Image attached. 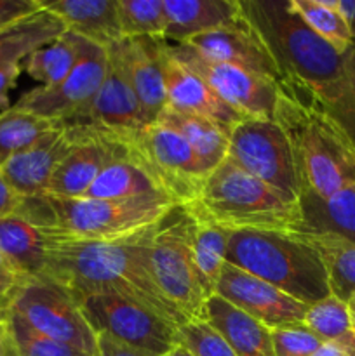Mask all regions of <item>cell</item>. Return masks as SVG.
<instances>
[{
	"instance_id": "obj_1",
	"label": "cell",
	"mask_w": 355,
	"mask_h": 356,
	"mask_svg": "<svg viewBox=\"0 0 355 356\" xmlns=\"http://www.w3.org/2000/svg\"><path fill=\"white\" fill-rule=\"evenodd\" d=\"M155 226L113 242H75L47 236V268L42 278L63 285L77 301L113 294L184 325L190 320L166 298L153 278L148 245Z\"/></svg>"
},
{
	"instance_id": "obj_2",
	"label": "cell",
	"mask_w": 355,
	"mask_h": 356,
	"mask_svg": "<svg viewBox=\"0 0 355 356\" xmlns=\"http://www.w3.org/2000/svg\"><path fill=\"white\" fill-rule=\"evenodd\" d=\"M274 120L289 139L301 193L327 198L355 190V145L308 89H282Z\"/></svg>"
},
{
	"instance_id": "obj_3",
	"label": "cell",
	"mask_w": 355,
	"mask_h": 356,
	"mask_svg": "<svg viewBox=\"0 0 355 356\" xmlns=\"http://www.w3.org/2000/svg\"><path fill=\"white\" fill-rule=\"evenodd\" d=\"M242 16L274 56L285 87H303L326 106L343 80L345 54L319 37L291 0H239ZM284 87V89H285Z\"/></svg>"
},
{
	"instance_id": "obj_4",
	"label": "cell",
	"mask_w": 355,
	"mask_h": 356,
	"mask_svg": "<svg viewBox=\"0 0 355 356\" xmlns=\"http://www.w3.org/2000/svg\"><path fill=\"white\" fill-rule=\"evenodd\" d=\"M176 205L166 197L97 200L42 195L23 198L17 214L54 238L113 242L157 226Z\"/></svg>"
},
{
	"instance_id": "obj_5",
	"label": "cell",
	"mask_w": 355,
	"mask_h": 356,
	"mask_svg": "<svg viewBox=\"0 0 355 356\" xmlns=\"http://www.w3.org/2000/svg\"><path fill=\"white\" fill-rule=\"evenodd\" d=\"M183 207L230 232L298 233L305 228L299 200L251 176L228 156L209 174L198 197Z\"/></svg>"
},
{
	"instance_id": "obj_6",
	"label": "cell",
	"mask_w": 355,
	"mask_h": 356,
	"mask_svg": "<svg viewBox=\"0 0 355 356\" xmlns=\"http://www.w3.org/2000/svg\"><path fill=\"white\" fill-rule=\"evenodd\" d=\"M226 263L308 306L331 296L322 261L299 233L233 232Z\"/></svg>"
},
{
	"instance_id": "obj_7",
	"label": "cell",
	"mask_w": 355,
	"mask_h": 356,
	"mask_svg": "<svg viewBox=\"0 0 355 356\" xmlns=\"http://www.w3.org/2000/svg\"><path fill=\"white\" fill-rule=\"evenodd\" d=\"M195 219L176 205L155 226L148 245L150 270L160 291L190 322L205 320L209 298L194 257Z\"/></svg>"
},
{
	"instance_id": "obj_8",
	"label": "cell",
	"mask_w": 355,
	"mask_h": 356,
	"mask_svg": "<svg viewBox=\"0 0 355 356\" xmlns=\"http://www.w3.org/2000/svg\"><path fill=\"white\" fill-rule=\"evenodd\" d=\"M10 312L37 332L96 356L97 334L87 322L80 302L63 285L47 278H35L16 285Z\"/></svg>"
},
{
	"instance_id": "obj_9",
	"label": "cell",
	"mask_w": 355,
	"mask_h": 356,
	"mask_svg": "<svg viewBox=\"0 0 355 356\" xmlns=\"http://www.w3.org/2000/svg\"><path fill=\"white\" fill-rule=\"evenodd\" d=\"M82 312L93 330L146 356H169L180 346V327L145 306L113 294L89 296Z\"/></svg>"
},
{
	"instance_id": "obj_10",
	"label": "cell",
	"mask_w": 355,
	"mask_h": 356,
	"mask_svg": "<svg viewBox=\"0 0 355 356\" xmlns=\"http://www.w3.org/2000/svg\"><path fill=\"white\" fill-rule=\"evenodd\" d=\"M111 134L118 136L138 152L178 205H187L198 197V191L211 170L204 165L183 136L160 122L139 131Z\"/></svg>"
},
{
	"instance_id": "obj_11",
	"label": "cell",
	"mask_w": 355,
	"mask_h": 356,
	"mask_svg": "<svg viewBox=\"0 0 355 356\" xmlns=\"http://www.w3.org/2000/svg\"><path fill=\"white\" fill-rule=\"evenodd\" d=\"M228 159L281 193L299 200L298 172L291 145L275 120L244 118L230 132Z\"/></svg>"
},
{
	"instance_id": "obj_12",
	"label": "cell",
	"mask_w": 355,
	"mask_h": 356,
	"mask_svg": "<svg viewBox=\"0 0 355 356\" xmlns=\"http://www.w3.org/2000/svg\"><path fill=\"white\" fill-rule=\"evenodd\" d=\"M108 52L103 45L82 40V52L75 68L59 86L35 87L17 99L14 106L44 117L56 124L82 120L93 106L106 75Z\"/></svg>"
},
{
	"instance_id": "obj_13",
	"label": "cell",
	"mask_w": 355,
	"mask_h": 356,
	"mask_svg": "<svg viewBox=\"0 0 355 356\" xmlns=\"http://www.w3.org/2000/svg\"><path fill=\"white\" fill-rule=\"evenodd\" d=\"M167 49L242 117L274 120L275 104L282 90L277 83L239 66L207 58L187 44L167 42Z\"/></svg>"
},
{
	"instance_id": "obj_14",
	"label": "cell",
	"mask_w": 355,
	"mask_h": 356,
	"mask_svg": "<svg viewBox=\"0 0 355 356\" xmlns=\"http://www.w3.org/2000/svg\"><path fill=\"white\" fill-rule=\"evenodd\" d=\"M216 296L258 320L270 330L298 325L308 305L296 301L268 282L226 263L219 277Z\"/></svg>"
},
{
	"instance_id": "obj_15",
	"label": "cell",
	"mask_w": 355,
	"mask_h": 356,
	"mask_svg": "<svg viewBox=\"0 0 355 356\" xmlns=\"http://www.w3.org/2000/svg\"><path fill=\"white\" fill-rule=\"evenodd\" d=\"M65 127L73 136L75 145L52 174L45 195L54 198H82L101 170L118 155L122 146L113 136L93 125L68 124Z\"/></svg>"
},
{
	"instance_id": "obj_16",
	"label": "cell",
	"mask_w": 355,
	"mask_h": 356,
	"mask_svg": "<svg viewBox=\"0 0 355 356\" xmlns=\"http://www.w3.org/2000/svg\"><path fill=\"white\" fill-rule=\"evenodd\" d=\"M187 45L207 58L216 59V61L228 63V65L256 73V75L277 83L281 89L285 87V80L274 56L270 54L254 28L244 19V16L237 23L191 38L190 42H187Z\"/></svg>"
},
{
	"instance_id": "obj_17",
	"label": "cell",
	"mask_w": 355,
	"mask_h": 356,
	"mask_svg": "<svg viewBox=\"0 0 355 356\" xmlns=\"http://www.w3.org/2000/svg\"><path fill=\"white\" fill-rule=\"evenodd\" d=\"M164 45L166 40L160 38H122L110 45L124 66L146 125L155 124L166 108Z\"/></svg>"
},
{
	"instance_id": "obj_18",
	"label": "cell",
	"mask_w": 355,
	"mask_h": 356,
	"mask_svg": "<svg viewBox=\"0 0 355 356\" xmlns=\"http://www.w3.org/2000/svg\"><path fill=\"white\" fill-rule=\"evenodd\" d=\"M164 79H166V108L178 113L200 115L209 118L226 132H232L242 115L226 104L204 79L178 61L164 45Z\"/></svg>"
},
{
	"instance_id": "obj_19",
	"label": "cell",
	"mask_w": 355,
	"mask_h": 356,
	"mask_svg": "<svg viewBox=\"0 0 355 356\" xmlns=\"http://www.w3.org/2000/svg\"><path fill=\"white\" fill-rule=\"evenodd\" d=\"M73 145V136L65 125L59 124L38 138L30 148L13 156L0 170L17 195L23 198L42 197L47 193L52 174Z\"/></svg>"
},
{
	"instance_id": "obj_20",
	"label": "cell",
	"mask_w": 355,
	"mask_h": 356,
	"mask_svg": "<svg viewBox=\"0 0 355 356\" xmlns=\"http://www.w3.org/2000/svg\"><path fill=\"white\" fill-rule=\"evenodd\" d=\"M108 65L101 89L93 106L82 120L72 124H87L110 132H132L146 127L141 106L129 83L120 59L113 47H108ZM68 125V124H63Z\"/></svg>"
},
{
	"instance_id": "obj_21",
	"label": "cell",
	"mask_w": 355,
	"mask_h": 356,
	"mask_svg": "<svg viewBox=\"0 0 355 356\" xmlns=\"http://www.w3.org/2000/svg\"><path fill=\"white\" fill-rule=\"evenodd\" d=\"M108 134H111V132H108ZM111 136L120 143V152L101 170L93 186L89 188V191L82 198L132 200V198L141 197H166L173 200L167 195L166 188L162 186L159 177L146 165L145 160L138 155V152L131 148L125 141H122L118 136Z\"/></svg>"
},
{
	"instance_id": "obj_22",
	"label": "cell",
	"mask_w": 355,
	"mask_h": 356,
	"mask_svg": "<svg viewBox=\"0 0 355 356\" xmlns=\"http://www.w3.org/2000/svg\"><path fill=\"white\" fill-rule=\"evenodd\" d=\"M166 42L187 44L191 38L242 19L239 0H164Z\"/></svg>"
},
{
	"instance_id": "obj_23",
	"label": "cell",
	"mask_w": 355,
	"mask_h": 356,
	"mask_svg": "<svg viewBox=\"0 0 355 356\" xmlns=\"http://www.w3.org/2000/svg\"><path fill=\"white\" fill-rule=\"evenodd\" d=\"M40 3L65 23L66 30L104 49L124 38L117 0H40Z\"/></svg>"
},
{
	"instance_id": "obj_24",
	"label": "cell",
	"mask_w": 355,
	"mask_h": 356,
	"mask_svg": "<svg viewBox=\"0 0 355 356\" xmlns=\"http://www.w3.org/2000/svg\"><path fill=\"white\" fill-rule=\"evenodd\" d=\"M0 254L21 284L42 278L47 268V236L19 214L0 218Z\"/></svg>"
},
{
	"instance_id": "obj_25",
	"label": "cell",
	"mask_w": 355,
	"mask_h": 356,
	"mask_svg": "<svg viewBox=\"0 0 355 356\" xmlns=\"http://www.w3.org/2000/svg\"><path fill=\"white\" fill-rule=\"evenodd\" d=\"M205 320L225 337L237 356H275L271 330L219 296L209 298Z\"/></svg>"
},
{
	"instance_id": "obj_26",
	"label": "cell",
	"mask_w": 355,
	"mask_h": 356,
	"mask_svg": "<svg viewBox=\"0 0 355 356\" xmlns=\"http://www.w3.org/2000/svg\"><path fill=\"white\" fill-rule=\"evenodd\" d=\"M298 233L319 254L331 296L347 302L355 294V243L334 233L310 232L305 228Z\"/></svg>"
},
{
	"instance_id": "obj_27",
	"label": "cell",
	"mask_w": 355,
	"mask_h": 356,
	"mask_svg": "<svg viewBox=\"0 0 355 356\" xmlns=\"http://www.w3.org/2000/svg\"><path fill=\"white\" fill-rule=\"evenodd\" d=\"M157 122L183 136L184 141L194 148L198 159L211 172L228 156L230 134L209 118L200 115L178 113L169 108H164Z\"/></svg>"
},
{
	"instance_id": "obj_28",
	"label": "cell",
	"mask_w": 355,
	"mask_h": 356,
	"mask_svg": "<svg viewBox=\"0 0 355 356\" xmlns=\"http://www.w3.org/2000/svg\"><path fill=\"white\" fill-rule=\"evenodd\" d=\"M65 31V23L42 7L26 19L0 31V65L21 63L42 45L61 37Z\"/></svg>"
},
{
	"instance_id": "obj_29",
	"label": "cell",
	"mask_w": 355,
	"mask_h": 356,
	"mask_svg": "<svg viewBox=\"0 0 355 356\" xmlns=\"http://www.w3.org/2000/svg\"><path fill=\"white\" fill-rule=\"evenodd\" d=\"M305 229L334 233L355 243V190H345L327 198L299 195Z\"/></svg>"
},
{
	"instance_id": "obj_30",
	"label": "cell",
	"mask_w": 355,
	"mask_h": 356,
	"mask_svg": "<svg viewBox=\"0 0 355 356\" xmlns=\"http://www.w3.org/2000/svg\"><path fill=\"white\" fill-rule=\"evenodd\" d=\"M82 37L66 30L51 44L42 45L24 59V70L40 87L51 89L59 86L75 68L82 52Z\"/></svg>"
},
{
	"instance_id": "obj_31",
	"label": "cell",
	"mask_w": 355,
	"mask_h": 356,
	"mask_svg": "<svg viewBox=\"0 0 355 356\" xmlns=\"http://www.w3.org/2000/svg\"><path fill=\"white\" fill-rule=\"evenodd\" d=\"M195 219L194 229V257L195 266L200 275L202 287L207 298L216 294L223 266L226 264L230 236L233 232L214 225L207 219Z\"/></svg>"
},
{
	"instance_id": "obj_32",
	"label": "cell",
	"mask_w": 355,
	"mask_h": 356,
	"mask_svg": "<svg viewBox=\"0 0 355 356\" xmlns=\"http://www.w3.org/2000/svg\"><path fill=\"white\" fill-rule=\"evenodd\" d=\"M56 122L21 110L17 106L7 108L0 113V169L17 153L30 148L38 138L56 127Z\"/></svg>"
},
{
	"instance_id": "obj_33",
	"label": "cell",
	"mask_w": 355,
	"mask_h": 356,
	"mask_svg": "<svg viewBox=\"0 0 355 356\" xmlns=\"http://www.w3.org/2000/svg\"><path fill=\"white\" fill-rule=\"evenodd\" d=\"M291 6L303 21L340 54H347L354 47L352 31L336 9V0H291Z\"/></svg>"
},
{
	"instance_id": "obj_34",
	"label": "cell",
	"mask_w": 355,
	"mask_h": 356,
	"mask_svg": "<svg viewBox=\"0 0 355 356\" xmlns=\"http://www.w3.org/2000/svg\"><path fill=\"white\" fill-rule=\"evenodd\" d=\"M117 9L124 38L166 40L164 0H117Z\"/></svg>"
},
{
	"instance_id": "obj_35",
	"label": "cell",
	"mask_w": 355,
	"mask_h": 356,
	"mask_svg": "<svg viewBox=\"0 0 355 356\" xmlns=\"http://www.w3.org/2000/svg\"><path fill=\"white\" fill-rule=\"evenodd\" d=\"M301 323L310 332L315 334L322 343L355 337L347 302L334 296H327V298L310 305Z\"/></svg>"
},
{
	"instance_id": "obj_36",
	"label": "cell",
	"mask_w": 355,
	"mask_h": 356,
	"mask_svg": "<svg viewBox=\"0 0 355 356\" xmlns=\"http://www.w3.org/2000/svg\"><path fill=\"white\" fill-rule=\"evenodd\" d=\"M6 322L14 339L17 356H90L37 332L33 327L28 325L21 316H17L10 309L7 313Z\"/></svg>"
},
{
	"instance_id": "obj_37",
	"label": "cell",
	"mask_w": 355,
	"mask_h": 356,
	"mask_svg": "<svg viewBox=\"0 0 355 356\" xmlns=\"http://www.w3.org/2000/svg\"><path fill=\"white\" fill-rule=\"evenodd\" d=\"M322 110L355 145V45L345 54L343 80L336 96Z\"/></svg>"
},
{
	"instance_id": "obj_38",
	"label": "cell",
	"mask_w": 355,
	"mask_h": 356,
	"mask_svg": "<svg viewBox=\"0 0 355 356\" xmlns=\"http://www.w3.org/2000/svg\"><path fill=\"white\" fill-rule=\"evenodd\" d=\"M178 343L191 356H237L225 337L207 320H195L181 325Z\"/></svg>"
},
{
	"instance_id": "obj_39",
	"label": "cell",
	"mask_w": 355,
	"mask_h": 356,
	"mask_svg": "<svg viewBox=\"0 0 355 356\" xmlns=\"http://www.w3.org/2000/svg\"><path fill=\"white\" fill-rule=\"evenodd\" d=\"M275 356H312L322 341L303 323L271 330Z\"/></svg>"
},
{
	"instance_id": "obj_40",
	"label": "cell",
	"mask_w": 355,
	"mask_h": 356,
	"mask_svg": "<svg viewBox=\"0 0 355 356\" xmlns=\"http://www.w3.org/2000/svg\"><path fill=\"white\" fill-rule=\"evenodd\" d=\"M42 9L40 0H0V31Z\"/></svg>"
},
{
	"instance_id": "obj_41",
	"label": "cell",
	"mask_w": 355,
	"mask_h": 356,
	"mask_svg": "<svg viewBox=\"0 0 355 356\" xmlns=\"http://www.w3.org/2000/svg\"><path fill=\"white\" fill-rule=\"evenodd\" d=\"M21 72H23V65H21V63H7V65H0V113L6 111L7 108H10L9 92L10 89L16 86Z\"/></svg>"
},
{
	"instance_id": "obj_42",
	"label": "cell",
	"mask_w": 355,
	"mask_h": 356,
	"mask_svg": "<svg viewBox=\"0 0 355 356\" xmlns=\"http://www.w3.org/2000/svg\"><path fill=\"white\" fill-rule=\"evenodd\" d=\"M21 202H23V197L14 191V188L7 183L2 170H0V218L17 214Z\"/></svg>"
},
{
	"instance_id": "obj_43",
	"label": "cell",
	"mask_w": 355,
	"mask_h": 356,
	"mask_svg": "<svg viewBox=\"0 0 355 356\" xmlns=\"http://www.w3.org/2000/svg\"><path fill=\"white\" fill-rule=\"evenodd\" d=\"M312 356H355V337L345 341H327Z\"/></svg>"
},
{
	"instance_id": "obj_44",
	"label": "cell",
	"mask_w": 355,
	"mask_h": 356,
	"mask_svg": "<svg viewBox=\"0 0 355 356\" xmlns=\"http://www.w3.org/2000/svg\"><path fill=\"white\" fill-rule=\"evenodd\" d=\"M96 356H146V355L138 353V351L131 350V348L122 346V344H118L117 341L110 339V337L97 334Z\"/></svg>"
},
{
	"instance_id": "obj_45",
	"label": "cell",
	"mask_w": 355,
	"mask_h": 356,
	"mask_svg": "<svg viewBox=\"0 0 355 356\" xmlns=\"http://www.w3.org/2000/svg\"><path fill=\"white\" fill-rule=\"evenodd\" d=\"M336 9L340 10V14L347 21L355 45V0H336Z\"/></svg>"
},
{
	"instance_id": "obj_46",
	"label": "cell",
	"mask_w": 355,
	"mask_h": 356,
	"mask_svg": "<svg viewBox=\"0 0 355 356\" xmlns=\"http://www.w3.org/2000/svg\"><path fill=\"white\" fill-rule=\"evenodd\" d=\"M21 280L14 275V271L10 270L9 264L6 263V259L0 254V287H7V289H14L16 285H19Z\"/></svg>"
},
{
	"instance_id": "obj_47",
	"label": "cell",
	"mask_w": 355,
	"mask_h": 356,
	"mask_svg": "<svg viewBox=\"0 0 355 356\" xmlns=\"http://www.w3.org/2000/svg\"><path fill=\"white\" fill-rule=\"evenodd\" d=\"M10 298H13V289L0 287V322H3L9 313Z\"/></svg>"
},
{
	"instance_id": "obj_48",
	"label": "cell",
	"mask_w": 355,
	"mask_h": 356,
	"mask_svg": "<svg viewBox=\"0 0 355 356\" xmlns=\"http://www.w3.org/2000/svg\"><path fill=\"white\" fill-rule=\"evenodd\" d=\"M347 306H348V313H350L352 330H354V334H355V294L352 296L350 299H348V301H347Z\"/></svg>"
},
{
	"instance_id": "obj_49",
	"label": "cell",
	"mask_w": 355,
	"mask_h": 356,
	"mask_svg": "<svg viewBox=\"0 0 355 356\" xmlns=\"http://www.w3.org/2000/svg\"><path fill=\"white\" fill-rule=\"evenodd\" d=\"M169 356H191L190 353H188V351L187 350H183V348H181V346H178L176 348V350H174L173 351V353H171Z\"/></svg>"
},
{
	"instance_id": "obj_50",
	"label": "cell",
	"mask_w": 355,
	"mask_h": 356,
	"mask_svg": "<svg viewBox=\"0 0 355 356\" xmlns=\"http://www.w3.org/2000/svg\"><path fill=\"white\" fill-rule=\"evenodd\" d=\"M0 356H6V346H3V334H2V322H0Z\"/></svg>"
}]
</instances>
